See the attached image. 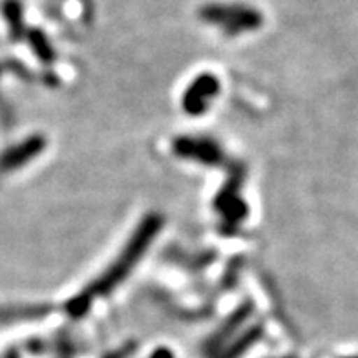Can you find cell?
<instances>
[{"mask_svg": "<svg viewBox=\"0 0 358 358\" xmlns=\"http://www.w3.org/2000/svg\"><path fill=\"white\" fill-rule=\"evenodd\" d=\"M161 229V217L159 216H148L145 222L139 225L134 236L130 238V243H128L127 249L123 250V255L119 256L117 262L112 265V267L106 271V273L101 276L97 282H94L86 289L85 292L77 294L70 303H68V311L71 316H83L92 306V300L94 298L104 296L108 294L117 283L123 282L127 278V274L134 268V265L137 264V259L141 258L143 252L146 250V247L150 245V241L154 240V236L159 232Z\"/></svg>", "mask_w": 358, "mask_h": 358, "instance_id": "obj_1", "label": "cell"}, {"mask_svg": "<svg viewBox=\"0 0 358 358\" xmlns=\"http://www.w3.org/2000/svg\"><path fill=\"white\" fill-rule=\"evenodd\" d=\"M199 19L207 24L220 26L225 35H240L245 31H255L264 24L262 11L245 4H214L203 6L199 10Z\"/></svg>", "mask_w": 358, "mask_h": 358, "instance_id": "obj_2", "label": "cell"}, {"mask_svg": "<svg viewBox=\"0 0 358 358\" xmlns=\"http://www.w3.org/2000/svg\"><path fill=\"white\" fill-rule=\"evenodd\" d=\"M220 92V83L214 76L205 73L199 76L198 79L194 80L192 85L189 86L187 94L183 95V108L190 113V115H199L207 108L208 99Z\"/></svg>", "mask_w": 358, "mask_h": 358, "instance_id": "obj_3", "label": "cell"}, {"mask_svg": "<svg viewBox=\"0 0 358 358\" xmlns=\"http://www.w3.org/2000/svg\"><path fill=\"white\" fill-rule=\"evenodd\" d=\"M176 152L183 157H192L201 163L208 165H217L222 161V150L217 148L216 143L203 141V139H189V137H181L174 145Z\"/></svg>", "mask_w": 358, "mask_h": 358, "instance_id": "obj_4", "label": "cell"}, {"mask_svg": "<svg viewBox=\"0 0 358 358\" xmlns=\"http://www.w3.org/2000/svg\"><path fill=\"white\" fill-rule=\"evenodd\" d=\"M44 148V141L41 137H31L22 145L15 146L10 152H6L2 159H0V166L6 170L17 169V166L24 165L26 161H29L34 156H37L38 152Z\"/></svg>", "mask_w": 358, "mask_h": 358, "instance_id": "obj_5", "label": "cell"}, {"mask_svg": "<svg viewBox=\"0 0 358 358\" xmlns=\"http://www.w3.org/2000/svg\"><path fill=\"white\" fill-rule=\"evenodd\" d=\"M2 15L10 26L11 38H15V41L22 38L26 35V28H24V13L20 0H2Z\"/></svg>", "mask_w": 358, "mask_h": 358, "instance_id": "obj_6", "label": "cell"}, {"mask_svg": "<svg viewBox=\"0 0 358 358\" xmlns=\"http://www.w3.org/2000/svg\"><path fill=\"white\" fill-rule=\"evenodd\" d=\"M259 333H262L259 329L247 331L245 335H241L240 338L236 340L234 344H231L227 349H223L222 353L217 355V358H240L241 355L245 353L247 349L259 338Z\"/></svg>", "mask_w": 358, "mask_h": 358, "instance_id": "obj_7", "label": "cell"}, {"mask_svg": "<svg viewBox=\"0 0 358 358\" xmlns=\"http://www.w3.org/2000/svg\"><path fill=\"white\" fill-rule=\"evenodd\" d=\"M26 35H28L29 44H31L34 52L38 55V59L44 62H52L55 53H53V48L46 35L41 29H29V31H26Z\"/></svg>", "mask_w": 358, "mask_h": 358, "instance_id": "obj_8", "label": "cell"}, {"mask_svg": "<svg viewBox=\"0 0 358 358\" xmlns=\"http://www.w3.org/2000/svg\"><path fill=\"white\" fill-rule=\"evenodd\" d=\"M150 358H174V353L166 348H159L150 355Z\"/></svg>", "mask_w": 358, "mask_h": 358, "instance_id": "obj_9", "label": "cell"}, {"mask_svg": "<svg viewBox=\"0 0 358 358\" xmlns=\"http://www.w3.org/2000/svg\"><path fill=\"white\" fill-rule=\"evenodd\" d=\"M130 353H132V349H123V351H119V353H113V355H110V357H106V358H128L130 357Z\"/></svg>", "mask_w": 358, "mask_h": 358, "instance_id": "obj_10", "label": "cell"}, {"mask_svg": "<svg viewBox=\"0 0 358 358\" xmlns=\"http://www.w3.org/2000/svg\"><path fill=\"white\" fill-rule=\"evenodd\" d=\"M345 358H358V355H355V357H345Z\"/></svg>", "mask_w": 358, "mask_h": 358, "instance_id": "obj_11", "label": "cell"}, {"mask_svg": "<svg viewBox=\"0 0 358 358\" xmlns=\"http://www.w3.org/2000/svg\"><path fill=\"white\" fill-rule=\"evenodd\" d=\"M283 358H294V357H283Z\"/></svg>", "mask_w": 358, "mask_h": 358, "instance_id": "obj_12", "label": "cell"}]
</instances>
